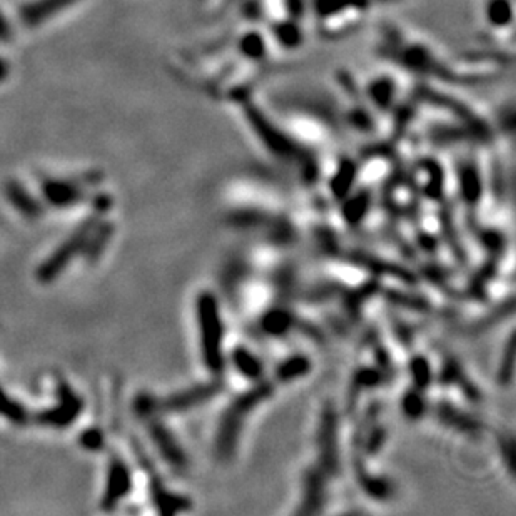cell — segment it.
Returning a JSON list of instances; mask_svg holds the SVG:
<instances>
[{"instance_id": "obj_7", "label": "cell", "mask_w": 516, "mask_h": 516, "mask_svg": "<svg viewBox=\"0 0 516 516\" xmlns=\"http://www.w3.org/2000/svg\"><path fill=\"white\" fill-rule=\"evenodd\" d=\"M12 38V29L4 14L0 12V42H9Z\"/></svg>"}, {"instance_id": "obj_3", "label": "cell", "mask_w": 516, "mask_h": 516, "mask_svg": "<svg viewBox=\"0 0 516 516\" xmlns=\"http://www.w3.org/2000/svg\"><path fill=\"white\" fill-rule=\"evenodd\" d=\"M76 2L79 0H33L21 9V19L27 27H37Z\"/></svg>"}, {"instance_id": "obj_5", "label": "cell", "mask_w": 516, "mask_h": 516, "mask_svg": "<svg viewBox=\"0 0 516 516\" xmlns=\"http://www.w3.org/2000/svg\"><path fill=\"white\" fill-rule=\"evenodd\" d=\"M308 371H309V363L306 361L304 358H293L282 364L277 374H279L282 381H291V379H298L301 376H304Z\"/></svg>"}, {"instance_id": "obj_4", "label": "cell", "mask_w": 516, "mask_h": 516, "mask_svg": "<svg viewBox=\"0 0 516 516\" xmlns=\"http://www.w3.org/2000/svg\"><path fill=\"white\" fill-rule=\"evenodd\" d=\"M234 363L239 368V371L247 378L256 379L261 374V363L252 356L246 349H236L234 351Z\"/></svg>"}, {"instance_id": "obj_8", "label": "cell", "mask_w": 516, "mask_h": 516, "mask_svg": "<svg viewBox=\"0 0 516 516\" xmlns=\"http://www.w3.org/2000/svg\"><path fill=\"white\" fill-rule=\"evenodd\" d=\"M9 72H11V66H9V62L4 57H0V82L7 79Z\"/></svg>"}, {"instance_id": "obj_6", "label": "cell", "mask_w": 516, "mask_h": 516, "mask_svg": "<svg viewBox=\"0 0 516 516\" xmlns=\"http://www.w3.org/2000/svg\"><path fill=\"white\" fill-rule=\"evenodd\" d=\"M488 17L493 21V24H498V26H503V24H508L511 17L510 4L506 0H491L488 6Z\"/></svg>"}, {"instance_id": "obj_1", "label": "cell", "mask_w": 516, "mask_h": 516, "mask_svg": "<svg viewBox=\"0 0 516 516\" xmlns=\"http://www.w3.org/2000/svg\"><path fill=\"white\" fill-rule=\"evenodd\" d=\"M272 393V388L267 383L257 384L251 391L242 394L239 399L232 403L229 411L221 418V425H219L217 436H216V453L221 458H227L234 453V445L239 438V431L242 430V425L247 415L269 398Z\"/></svg>"}, {"instance_id": "obj_2", "label": "cell", "mask_w": 516, "mask_h": 516, "mask_svg": "<svg viewBox=\"0 0 516 516\" xmlns=\"http://www.w3.org/2000/svg\"><path fill=\"white\" fill-rule=\"evenodd\" d=\"M197 314L201 326L202 359L212 373H217L222 368V324L219 318L217 301L211 293L199 296Z\"/></svg>"}]
</instances>
